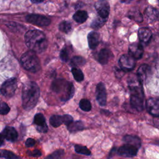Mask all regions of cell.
Returning <instances> with one entry per match:
<instances>
[{
  "label": "cell",
  "mask_w": 159,
  "mask_h": 159,
  "mask_svg": "<svg viewBox=\"0 0 159 159\" xmlns=\"http://www.w3.org/2000/svg\"><path fill=\"white\" fill-rule=\"evenodd\" d=\"M96 97L98 103L104 106L106 104V90L104 84L102 83L98 84L96 89Z\"/></svg>",
  "instance_id": "12"
},
{
  "label": "cell",
  "mask_w": 159,
  "mask_h": 159,
  "mask_svg": "<svg viewBox=\"0 0 159 159\" xmlns=\"http://www.w3.org/2000/svg\"><path fill=\"white\" fill-rule=\"evenodd\" d=\"M88 18V14L84 11H78L73 15L74 20L78 23H83Z\"/></svg>",
  "instance_id": "24"
},
{
  "label": "cell",
  "mask_w": 159,
  "mask_h": 159,
  "mask_svg": "<svg viewBox=\"0 0 159 159\" xmlns=\"http://www.w3.org/2000/svg\"><path fill=\"white\" fill-rule=\"evenodd\" d=\"M130 91V104L135 109L141 111L143 107V91L142 84L138 80L137 76L129 81Z\"/></svg>",
  "instance_id": "3"
},
{
  "label": "cell",
  "mask_w": 159,
  "mask_h": 159,
  "mask_svg": "<svg viewBox=\"0 0 159 159\" xmlns=\"http://www.w3.org/2000/svg\"><path fill=\"white\" fill-rule=\"evenodd\" d=\"M0 157L5 159H20L19 156L16 155L12 152L6 150H0Z\"/></svg>",
  "instance_id": "26"
},
{
  "label": "cell",
  "mask_w": 159,
  "mask_h": 159,
  "mask_svg": "<svg viewBox=\"0 0 159 159\" xmlns=\"http://www.w3.org/2000/svg\"><path fill=\"white\" fill-rule=\"evenodd\" d=\"M27 47L35 53H41L47 47V40L44 34L38 30H30L25 35Z\"/></svg>",
  "instance_id": "2"
},
{
  "label": "cell",
  "mask_w": 159,
  "mask_h": 159,
  "mask_svg": "<svg viewBox=\"0 0 159 159\" xmlns=\"http://www.w3.org/2000/svg\"><path fill=\"white\" fill-rule=\"evenodd\" d=\"M138 149L132 145L126 143L118 149V153L124 157H132L136 155Z\"/></svg>",
  "instance_id": "9"
},
{
  "label": "cell",
  "mask_w": 159,
  "mask_h": 159,
  "mask_svg": "<svg viewBox=\"0 0 159 159\" xmlns=\"http://www.w3.org/2000/svg\"><path fill=\"white\" fill-rule=\"evenodd\" d=\"M1 134L5 139L10 142H15L18 137L17 131L12 127H6Z\"/></svg>",
  "instance_id": "16"
},
{
  "label": "cell",
  "mask_w": 159,
  "mask_h": 159,
  "mask_svg": "<svg viewBox=\"0 0 159 159\" xmlns=\"http://www.w3.org/2000/svg\"><path fill=\"white\" fill-rule=\"evenodd\" d=\"M146 107L148 112L155 117H159V99L150 98L147 101Z\"/></svg>",
  "instance_id": "11"
},
{
  "label": "cell",
  "mask_w": 159,
  "mask_h": 159,
  "mask_svg": "<svg viewBox=\"0 0 159 159\" xmlns=\"http://www.w3.org/2000/svg\"><path fill=\"white\" fill-rule=\"evenodd\" d=\"M139 38L140 41L143 43V44H148L149 42L151 40L152 34L151 30L146 27H142L140 28L139 30Z\"/></svg>",
  "instance_id": "15"
},
{
  "label": "cell",
  "mask_w": 159,
  "mask_h": 159,
  "mask_svg": "<svg viewBox=\"0 0 159 159\" xmlns=\"http://www.w3.org/2000/svg\"><path fill=\"white\" fill-rule=\"evenodd\" d=\"M59 29L61 31H62L63 32L68 33L71 29V24L68 22H66V21L62 22L59 25Z\"/></svg>",
  "instance_id": "33"
},
{
  "label": "cell",
  "mask_w": 159,
  "mask_h": 159,
  "mask_svg": "<svg viewBox=\"0 0 159 159\" xmlns=\"http://www.w3.org/2000/svg\"><path fill=\"white\" fill-rule=\"evenodd\" d=\"M26 20L29 23L39 26H47L50 24V20L48 18L39 14L27 15L26 16Z\"/></svg>",
  "instance_id": "8"
},
{
  "label": "cell",
  "mask_w": 159,
  "mask_h": 159,
  "mask_svg": "<svg viewBox=\"0 0 159 159\" xmlns=\"http://www.w3.org/2000/svg\"><path fill=\"white\" fill-rule=\"evenodd\" d=\"M96 9L99 16L104 19H106L109 13V6L107 2L101 1L96 4Z\"/></svg>",
  "instance_id": "14"
},
{
  "label": "cell",
  "mask_w": 159,
  "mask_h": 159,
  "mask_svg": "<svg viewBox=\"0 0 159 159\" xmlns=\"http://www.w3.org/2000/svg\"><path fill=\"white\" fill-rule=\"evenodd\" d=\"M71 73H72L73 77L76 81L80 82L83 80V79H84L83 73L81 71V70H80L79 68H77L75 67L71 69Z\"/></svg>",
  "instance_id": "27"
},
{
  "label": "cell",
  "mask_w": 159,
  "mask_h": 159,
  "mask_svg": "<svg viewBox=\"0 0 159 159\" xmlns=\"http://www.w3.org/2000/svg\"><path fill=\"white\" fill-rule=\"evenodd\" d=\"M111 52L106 48L102 49L98 54V61L102 65L106 64L111 57Z\"/></svg>",
  "instance_id": "20"
},
{
  "label": "cell",
  "mask_w": 159,
  "mask_h": 159,
  "mask_svg": "<svg viewBox=\"0 0 159 159\" xmlns=\"http://www.w3.org/2000/svg\"><path fill=\"white\" fill-rule=\"evenodd\" d=\"M34 3H40L42 2L43 0H30Z\"/></svg>",
  "instance_id": "40"
},
{
  "label": "cell",
  "mask_w": 159,
  "mask_h": 159,
  "mask_svg": "<svg viewBox=\"0 0 159 159\" xmlns=\"http://www.w3.org/2000/svg\"><path fill=\"white\" fill-rule=\"evenodd\" d=\"M51 88L53 92L59 95L60 99L63 101L71 99L75 92L73 84L61 78L54 80L52 83Z\"/></svg>",
  "instance_id": "4"
},
{
  "label": "cell",
  "mask_w": 159,
  "mask_h": 159,
  "mask_svg": "<svg viewBox=\"0 0 159 159\" xmlns=\"http://www.w3.org/2000/svg\"><path fill=\"white\" fill-rule=\"evenodd\" d=\"M129 53L135 59L140 58L143 53V48L141 43H133L129 45Z\"/></svg>",
  "instance_id": "13"
},
{
  "label": "cell",
  "mask_w": 159,
  "mask_h": 159,
  "mask_svg": "<svg viewBox=\"0 0 159 159\" xmlns=\"http://www.w3.org/2000/svg\"><path fill=\"white\" fill-rule=\"evenodd\" d=\"M128 17L138 22H140L143 20V17L141 13L137 10H131L129 12Z\"/></svg>",
  "instance_id": "25"
},
{
  "label": "cell",
  "mask_w": 159,
  "mask_h": 159,
  "mask_svg": "<svg viewBox=\"0 0 159 159\" xmlns=\"http://www.w3.org/2000/svg\"><path fill=\"white\" fill-rule=\"evenodd\" d=\"M63 150H58L47 156L45 159H61L63 155Z\"/></svg>",
  "instance_id": "32"
},
{
  "label": "cell",
  "mask_w": 159,
  "mask_h": 159,
  "mask_svg": "<svg viewBox=\"0 0 159 159\" xmlns=\"http://www.w3.org/2000/svg\"><path fill=\"white\" fill-rule=\"evenodd\" d=\"M75 150L76 153L80 154H83L85 155H91L90 150L86 147L80 145H76L75 146Z\"/></svg>",
  "instance_id": "29"
},
{
  "label": "cell",
  "mask_w": 159,
  "mask_h": 159,
  "mask_svg": "<svg viewBox=\"0 0 159 159\" xmlns=\"http://www.w3.org/2000/svg\"><path fill=\"white\" fill-rule=\"evenodd\" d=\"M80 107L81 110L88 112L91 109V104L89 100L86 99H82L80 101Z\"/></svg>",
  "instance_id": "28"
},
{
  "label": "cell",
  "mask_w": 159,
  "mask_h": 159,
  "mask_svg": "<svg viewBox=\"0 0 159 159\" xmlns=\"http://www.w3.org/2000/svg\"><path fill=\"white\" fill-rule=\"evenodd\" d=\"M124 141L126 143H129L130 145H132L136 147H137L138 148L140 147V140L139 137H136V136H132V135H126L124 137L123 139Z\"/></svg>",
  "instance_id": "22"
},
{
  "label": "cell",
  "mask_w": 159,
  "mask_h": 159,
  "mask_svg": "<svg viewBox=\"0 0 159 159\" xmlns=\"http://www.w3.org/2000/svg\"><path fill=\"white\" fill-rule=\"evenodd\" d=\"M64 119H65L64 124H65L66 126L73 122V117L70 115H68V114L64 115Z\"/></svg>",
  "instance_id": "37"
},
{
  "label": "cell",
  "mask_w": 159,
  "mask_h": 159,
  "mask_svg": "<svg viewBox=\"0 0 159 159\" xmlns=\"http://www.w3.org/2000/svg\"><path fill=\"white\" fill-rule=\"evenodd\" d=\"M4 137L2 136V134H0V146L2 145L4 143Z\"/></svg>",
  "instance_id": "39"
},
{
  "label": "cell",
  "mask_w": 159,
  "mask_h": 159,
  "mask_svg": "<svg viewBox=\"0 0 159 159\" xmlns=\"http://www.w3.org/2000/svg\"><path fill=\"white\" fill-rule=\"evenodd\" d=\"M132 0H120L121 2H124V3H129L132 1Z\"/></svg>",
  "instance_id": "41"
},
{
  "label": "cell",
  "mask_w": 159,
  "mask_h": 159,
  "mask_svg": "<svg viewBox=\"0 0 159 159\" xmlns=\"http://www.w3.org/2000/svg\"><path fill=\"white\" fill-rule=\"evenodd\" d=\"M106 19L102 18L100 16L99 17L95 19L91 24L92 27H93L94 29H98V28L101 27L104 24V22L106 21Z\"/></svg>",
  "instance_id": "31"
},
{
  "label": "cell",
  "mask_w": 159,
  "mask_h": 159,
  "mask_svg": "<svg viewBox=\"0 0 159 159\" xmlns=\"http://www.w3.org/2000/svg\"><path fill=\"white\" fill-rule=\"evenodd\" d=\"M40 96V89L34 81H27L24 84L22 89V102L24 109L29 111L37 103Z\"/></svg>",
  "instance_id": "1"
},
{
  "label": "cell",
  "mask_w": 159,
  "mask_h": 159,
  "mask_svg": "<svg viewBox=\"0 0 159 159\" xmlns=\"http://www.w3.org/2000/svg\"><path fill=\"white\" fill-rule=\"evenodd\" d=\"M34 124L35 125L36 129L39 132L46 133L48 131V126L45 122V119L43 115L41 113L35 114L34 119Z\"/></svg>",
  "instance_id": "10"
},
{
  "label": "cell",
  "mask_w": 159,
  "mask_h": 159,
  "mask_svg": "<svg viewBox=\"0 0 159 159\" xmlns=\"http://www.w3.org/2000/svg\"><path fill=\"white\" fill-rule=\"evenodd\" d=\"M85 60L81 57H74L71 60V64L73 66L83 65L85 63Z\"/></svg>",
  "instance_id": "30"
},
{
  "label": "cell",
  "mask_w": 159,
  "mask_h": 159,
  "mask_svg": "<svg viewBox=\"0 0 159 159\" xmlns=\"http://www.w3.org/2000/svg\"><path fill=\"white\" fill-rule=\"evenodd\" d=\"M67 128L71 132H77L84 129V124L81 121H75L67 125Z\"/></svg>",
  "instance_id": "23"
},
{
  "label": "cell",
  "mask_w": 159,
  "mask_h": 159,
  "mask_svg": "<svg viewBox=\"0 0 159 159\" xmlns=\"http://www.w3.org/2000/svg\"><path fill=\"white\" fill-rule=\"evenodd\" d=\"M17 88V82L16 78H11L4 82L0 88V91L4 97L9 98L14 95Z\"/></svg>",
  "instance_id": "6"
},
{
  "label": "cell",
  "mask_w": 159,
  "mask_h": 159,
  "mask_svg": "<svg viewBox=\"0 0 159 159\" xmlns=\"http://www.w3.org/2000/svg\"><path fill=\"white\" fill-rule=\"evenodd\" d=\"M22 66L27 71L35 73L40 69V63L36 53L29 50L24 53L20 58Z\"/></svg>",
  "instance_id": "5"
},
{
  "label": "cell",
  "mask_w": 159,
  "mask_h": 159,
  "mask_svg": "<svg viewBox=\"0 0 159 159\" xmlns=\"http://www.w3.org/2000/svg\"><path fill=\"white\" fill-rule=\"evenodd\" d=\"M145 15L150 21H156L159 19V11L155 7L148 6L145 11Z\"/></svg>",
  "instance_id": "17"
},
{
  "label": "cell",
  "mask_w": 159,
  "mask_h": 159,
  "mask_svg": "<svg viewBox=\"0 0 159 159\" xmlns=\"http://www.w3.org/2000/svg\"><path fill=\"white\" fill-rule=\"evenodd\" d=\"M65 119L64 115H53L50 118V124L54 127H58L62 124H64Z\"/></svg>",
  "instance_id": "21"
},
{
  "label": "cell",
  "mask_w": 159,
  "mask_h": 159,
  "mask_svg": "<svg viewBox=\"0 0 159 159\" xmlns=\"http://www.w3.org/2000/svg\"><path fill=\"white\" fill-rule=\"evenodd\" d=\"M149 66L146 64L142 65L137 70V78L139 81L142 84L146 80L149 72Z\"/></svg>",
  "instance_id": "18"
},
{
  "label": "cell",
  "mask_w": 159,
  "mask_h": 159,
  "mask_svg": "<svg viewBox=\"0 0 159 159\" xmlns=\"http://www.w3.org/2000/svg\"><path fill=\"white\" fill-rule=\"evenodd\" d=\"M10 111V107L5 102H0V114L1 115H6L8 114Z\"/></svg>",
  "instance_id": "34"
},
{
  "label": "cell",
  "mask_w": 159,
  "mask_h": 159,
  "mask_svg": "<svg viewBox=\"0 0 159 159\" xmlns=\"http://www.w3.org/2000/svg\"><path fill=\"white\" fill-rule=\"evenodd\" d=\"M60 58L64 62H66L68 60V52H67L66 49L64 48L61 51V52H60Z\"/></svg>",
  "instance_id": "36"
},
{
  "label": "cell",
  "mask_w": 159,
  "mask_h": 159,
  "mask_svg": "<svg viewBox=\"0 0 159 159\" xmlns=\"http://www.w3.org/2000/svg\"><path fill=\"white\" fill-rule=\"evenodd\" d=\"M99 35L98 33L94 31L91 32L88 35V41L89 48L91 49L95 48L99 43Z\"/></svg>",
  "instance_id": "19"
},
{
  "label": "cell",
  "mask_w": 159,
  "mask_h": 159,
  "mask_svg": "<svg viewBox=\"0 0 159 159\" xmlns=\"http://www.w3.org/2000/svg\"><path fill=\"white\" fill-rule=\"evenodd\" d=\"M27 153L28 154L29 156L30 157H39L42 155V153L40 150H34L32 151H27Z\"/></svg>",
  "instance_id": "35"
},
{
  "label": "cell",
  "mask_w": 159,
  "mask_h": 159,
  "mask_svg": "<svg viewBox=\"0 0 159 159\" xmlns=\"http://www.w3.org/2000/svg\"><path fill=\"white\" fill-rule=\"evenodd\" d=\"M135 58L130 55H122L119 60L120 68L124 71H129L132 70L135 65Z\"/></svg>",
  "instance_id": "7"
},
{
  "label": "cell",
  "mask_w": 159,
  "mask_h": 159,
  "mask_svg": "<svg viewBox=\"0 0 159 159\" xmlns=\"http://www.w3.org/2000/svg\"><path fill=\"white\" fill-rule=\"evenodd\" d=\"M35 140L32 139V138L27 139L26 142H25V145L27 147H32L35 145Z\"/></svg>",
  "instance_id": "38"
}]
</instances>
